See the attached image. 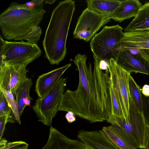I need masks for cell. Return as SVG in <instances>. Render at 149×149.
Instances as JSON below:
<instances>
[{"label": "cell", "instance_id": "6da1fadb", "mask_svg": "<svg viewBox=\"0 0 149 149\" xmlns=\"http://www.w3.org/2000/svg\"><path fill=\"white\" fill-rule=\"evenodd\" d=\"M93 55V69L90 63L87 65L86 54L75 56L73 62L78 70V86L75 91L63 93L58 111L72 112L91 123L108 122L113 114L111 79L108 70H101V60Z\"/></svg>", "mask_w": 149, "mask_h": 149}, {"label": "cell", "instance_id": "7a4b0ae2", "mask_svg": "<svg viewBox=\"0 0 149 149\" xmlns=\"http://www.w3.org/2000/svg\"><path fill=\"white\" fill-rule=\"evenodd\" d=\"M75 9L74 1L65 0L59 2L52 11L42 42L45 56L51 65H58L65 57L67 38Z\"/></svg>", "mask_w": 149, "mask_h": 149}, {"label": "cell", "instance_id": "3957f363", "mask_svg": "<svg viewBox=\"0 0 149 149\" xmlns=\"http://www.w3.org/2000/svg\"><path fill=\"white\" fill-rule=\"evenodd\" d=\"M44 1L40 0L32 7L25 4L11 3L0 15V27L4 38L11 41L29 33L38 26L46 12L43 8Z\"/></svg>", "mask_w": 149, "mask_h": 149}, {"label": "cell", "instance_id": "277c9868", "mask_svg": "<svg viewBox=\"0 0 149 149\" xmlns=\"http://www.w3.org/2000/svg\"><path fill=\"white\" fill-rule=\"evenodd\" d=\"M123 30L118 24L104 26L91 39L90 46L93 54L108 65L111 59L116 61L121 49Z\"/></svg>", "mask_w": 149, "mask_h": 149}, {"label": "cell", "instance_id": "5b68a950", "mask_svg": "<svg viewBox=\"0 0 149 149\" xmlns=\"http://www.w3.org/2000/svg\"><path fill=\"white\" fill-rule=\"evenodd\" d=\"M0 64L3 63L23 64L27 66L42 54L37 44L23 40L10 42L0 36Z\"/></svg>", "mask_w": 149, "mask_h": 149}, {"label": "cell", "instance_id": "8992f818", "mask_svg": "<svg viewBox=\"0 0 149 149\" xmlns=\"http://www.w3.org/2000/svg\"><path fill=\"white\" fill-rule=\"evenodd\" d=\"M66 85L65 79L61 78L53 87L42 98L37 99L32 109L38 118V121L51 126L52 118L58 111Z\"/></svg>", "mask_w": 149, "mask_h": 149}, {"label": "cell", "instance_id": "52a82bcc", "mask_svg": "<svg viewBox=\"0 0 149 149\" xmlns=\"http://www.w3.org/2000/svg\"><path fill=\"white\" fill-rule=\"evenodd\" d=\"M108 70L122 113V120L130 121L129 77L130 73L123 68L113 59L110 60Z\"/></svg>", "mask_w": 149, "mask_h": 149}, {"label": "cell", "instance_id": "ba28073f", "mask_svg": "<svg viewBox=\"0 0 149 149\" xmlns=\"http://www.w3.org/2000/svg\"><path fill=\"white\" fill-rule=\"evenodd\" d=\"M130 121L128 123H113L122 128L138 148L145 149L146 126L143 113H141L130 96Z\"/></svg>", "mask_w": 149, "mask_h": 149}, {"label": "cell", "instance_id": "9c48e42d", "mask_svg": "<svg viewBox=\"0 0 149 149\" xmlns=\"http://www.w3.org/2000/svg\"><path fill=\"white\" fill-rule=\"evenodd\" d=\"M110 19L108 17L99 15L87 8L82 11L78 18L73 37L88 42Z\"/></svg>", "mask_w": 149, "mask_h": 149}, {"label": "cell", "instance_id": "30bf717a", "mask_svg": "<svg viewBox=\"0 0 149 149\" xmlns=\"http://www.w3.org/2000/svg\"><path fill=\"white\" fill-rule=\"evenodd\" d=\"M23 64L3 63L0 64V88L14 95L26 79L28 71Z\"/></svg>", "mask_w": 149, "mask_h": 149}, {"label": "cell", "instance_id": "8fae6325", "mask_svg": "<svg viewBox=\"0 0 149 149\" xmlns=\"http://www.w3.org/2000/svg\"><path fill=\"white\" fill-rule=\"evenodd\" d=\"M121 48L116 60L117 63L130 73H140L149 75V62L144 59L137 49Z\"/></svg>", "mask_w": 149, "mask_h": 149}, {"label": "cell", "instance_id": "7c38bea8", "mask_svg": "<svg viewBox=\"0 0 149 149\" xmlns=\"http://www.w3.org/2000/svg\"><path fill=\"white\" fill-rule=\"evenodd\" d=\"M77 136L88 149H120L102 130H81L78 131Z\"/></svg>", "mask_w": 149, "mask_h": 149}, {"label": "cell", "instance_id": "4fadbf2b", "mask_svg": "<svg viewBox=\"0 0 149 149\" xmlns=\"http://www.w3.org/2000/svg\"><path fill=\"white\" fill-rule=\"evenodd\" d=\"M41 149H88L80 140L70 139L50 126L49 136Z\"/></svg>", "mask_w": 149, "mask_h": 149}, {"label": "cell", "instance_id": "5bb4252c", "mask_svg": "<svg viewBox=\"0 0 149 149\" xmlns=\"http://www.w3.org/2000/svg\"><path fill=\"white\" fill-rule=\"evenodd\" d=\"M71 63L56 68L40 75L38 78L35 91L38 98L44 97L55 85L65 71L71 66Z\"/></svg>", "mask_w": 149, "mask_h": 149}, {"label": "cell", "instance_id": "9a60e30c", "mask_svg": "<svg viewBox=\"0 0 149 149\" xmlns=\"http://www.w3.org/2000/svg\"><path fill=\"white\" fill-rule=\"evenodd\" d=\"M102 131L120 149H137L135 143L121 127L111 125L103 127Z\"/></svg>", "mask_w": 149, "mask_h": 149}, {"label": "cell", "instance_id": "2e32d148", "mask_svg": "<svg viewBox=\"0 0 149 149\" xmlns=\"http://www.w3.org/2000/svg\"><path fill=\"white\" fill-rule=\"evenodd\" d=\"M123 33L121 48L149 49V30Z\"/></svg>", "mask_w": 149, "mask_h": 149}, {"label": "cell", "instance_id": "e0dca14e", "mask_svg": "<svg viewBox=\"0 0 149 149\" xmlns=\"http://www.w3.org/2000/svg\"><path fill=\"white\" fill-rule=\"evenodd\" d=\"M142 3L138 0H121V3L110 18L119 22L135 17Z\"/></svg>", "mask_w": 149, "mask_h": 149}, {"label": "cell", "instance_id": "ac0fdd59", "mask_svg": "<svg viewBox=\"0 0 149 149\" xmlns=\"http://www.w3.org/2000/svg\"><path fill=\"white\" fill-rule=\"evenodd\" d=\"M121 0H87V8L99 15L110 16L120 5Z\"/></svg>", "mask_w": 149, "mask_h": 149}, {"label": "cell", "instance_id": "d6986e66", "mask_svg": "<svg viewBox=\"0 0 149 149\" xmlns=\"http://www.w3.org/2000/svg\"><path fill=\"white\" fill-rule=\"evenodd\" d=\"M149 30V2L139 8L131 22L124 29V32Z\"/></svg>", "mask_w": 149, "mask_h": 149}, {"label": "cell", "instance_id": "ffe728a7", "mask_svg": "<svg viewBox=\"0 0 149 149\" xmlns=\"http://www.w3.org/2000/svg\"><path fill=\"white\" fill-rule=\"evenodd\" d=\"M32 84L31 79L27 78L21 84L15 95L20 117L26 106L25 102L26 100L28 99L32 100L29 95L30 88Z\"/></svg>", "mask_w": 149, "mask_h": 149}, {"label": "cell", "instance_id": "44dd1931", "mask_svg": "<svg viewBox=\"0 0 149 149\" xmlns=\"http://www.w3.org/2000/svg\"><path fill=\"white\" fill-rule=\"evenodd\" d=\"M129 83L130 96L140 111L143 113V103L141 90L135 81L130 74Z\"/></svg>", "mask_w": 149, "mask_h": 149}, {"label": "cell", "instance_id": "7402d4cb", "mask_svg": "<svg viewBox=\"0 0 149 149\" xmlns=\"http://www.w3.org/2000/svg\"><path fill=\"white\" fill-rule=\"evenodd\" d=\"M5 116L9 117L8 122H15L12 109L4 94L0 90V117Z\"/></svg>", "mask_w": 149, "mask_h": 149}, {"label": "cell", "instance_id": "603a6c76", "mask_svg": "<svg viewBox=\"0 0 149 149\" xmlns=\"http://www.w3.org/2000/svg\"><path fill=\"white\" fill-rule=\"evenodd\" d=\"M0 90L4 94L10 107L12 109L14 119L20 124L21 122L18 112L17 103L14 98V94L11 92L5 91L0 88Z\"/></svg>", "mask_w": 149, "mask_h": 149}, {"label": "cell", "instance_id": "cb8c5ba5", "mask_svg": "<svg viewBox=\"0 0 149 149\" xmlns=\"http://www.w3.org/2000/svg\"><path fill=\"white\" fill-rule=\"evenodd\" d=\"M42 29L39 26L35 27L33 30L29 33L14 39L15 41L27 40V42L32 44H37L39 41L42 33Z\"/></svg>", "mask_w": 149, "mask_h": 149}, {"label": "cell", "instance_id": "d4e9b609", "mask_svg": "<svg viewBox=\"0 0 149 149\" xmlns=\"http://www.w3.org/2000/svg\"><path fill=\"white\" fill-rule=\"evenodd\" d=\"M111 91L113 114L118 116L121 117L122 116L121 111L111 81Z\"/></svg>", "mask_w": 149, "mask_h": 149}, {"label": "cell", "instance_id": "484cf974", "mask_svg": "<svg viewBox=\"0 0 149 149\" xmlns=\"http://www.w3.org/2000/svg\"><path fill=\"white\" fill-rule=\"evenodd\" d=\"M29 145L23 141L9 142L4 145L0 146V149H27Z\"/></svg>", "mask_w": 149, "mask_h": 149}, {"label": "cell", "instance_id": "4316f807", "mask_svg": "<svg viewBox=\"0 0 149 149\" xmlns=\"http://www.w3.org/2000/svg\"><path fill=\"white\" fill-rule=\"evenodd\" d=\"M143 113L146 126L149 128V96L142 94Z\"/></svg>", "mask_w": 149, "mask_h": 149}, {"label": "cell", "instance_id": "83f0119b", "mask_svg": "<svg viewBox=\"0 0 149 149\" xmlns=\"http://www.w3.org/2000/svg\"><path fill=\"white\" fill-rule=\"evenodd\" d=\"M8 118L9 117L7 116L0 117V139L2 138L5 126L8 122Z\"/></svg>", "mask_w": 149, "mask_h": 149}, {"label": "cell", "instance_id": "f1b7e54d", "mask_svg": "<svg viewBox=\"0 0 149 149\" xmlns=\"http://www.w3.org/2000/svg\"><path fill=\"white\" fill-rule=\"evenodd\" d=\"M137 50L141 56L149 62V49H141Z\"/></svg>", "mask_w": 149, "mask_h": 149}, {"label": "cell", "instance_id": "f546056e", "mask_svg": "<svg viewBox=\"0 0 149 149\" xmlns=\"http://www.w3.org/2000/svg\"><path fill=\"white\" fill-rule=\"evenodd\" d=\"M65 116V118L69 123L73 122L76 120V118L74 113L71 111L68 112Z\"/></svg>", "mask_w": 149, "mask_h": 149}, {"label": "cell", "instance_id": "4dcf8cb0", "mask_svg": "<svg viewBox=\"0 0 149 149\" xmlns=\"http://www.w3.org/2000/svg\"><path fill=\"white\" fill-rule=\"evenodd\" d=\"M142 94L146 97L149 96V85H145L141 90Z\"/></svg>", "mask_w": 149, "mask_h": 149}, {"label": "cell", "instance_id": "1f68e13d", "mask_svg": "<svg viewBox=\"0 0 149 149\" xmlns=\"http://www.w3.org/2000/svg\"><path fill=\"white\" fill-rule=\"evenodd\" d=\"M145 149H149V128L146 127V135Z\"/></svg>", "mask_w": 149, "mask_h": 149}, {"label": "cell", "instance_id": "d6a6232c", "mask_svg": "<svg viewBox=\"0 0 149 149\" xmlns=\"http://www.w3.org/2000/svg\"><path fill=\"white\" fill-rule=\"evenodd\" d=\"M56 1L55 0H46L45 1V2L46 3L51 5L54 3Z\"/></svg>", "mask_w": 149, "mask_h": 149}]
</instances>
